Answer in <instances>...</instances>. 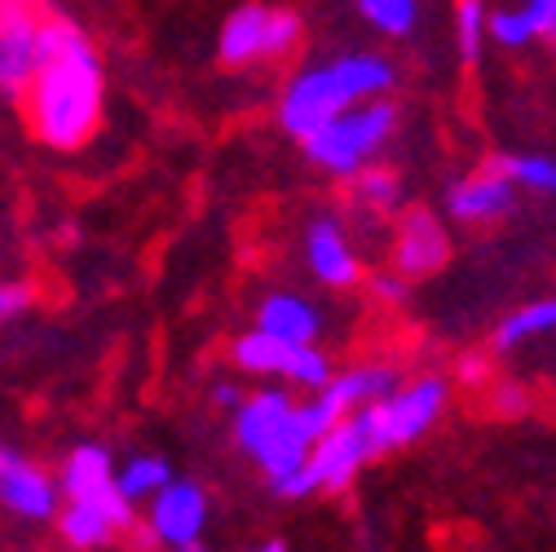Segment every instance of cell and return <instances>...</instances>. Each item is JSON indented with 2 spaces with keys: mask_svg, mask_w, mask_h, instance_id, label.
<instances>
[{
  "mask_svg": "<svg viewBox=\"0 0 556 552\" xmlns=\"http://www.w3.org/2000/svg\"><path fill=\"white\" fill-rule=\"evenodd\" d=\"M45 62L18 102L27 133L40 147L72 155L93 142L106 111V72L102 53L72 18H45Z\"/></svg>",
  "mask_w": 556,
  "mask_h": 552,
  "instance_id": "6da1fadb",
  "label": "cell"
},
{
  "mask_svg": "<svg viewBox=\"0 0 556 552\" xmlns=\"http://www.w3.org/2000/svg\"><path fill=\"white\" fill-rule=\"evenodd\" d=\"M397 85V62L380 49H344L336 58L309 62L301 72L288 76V85L278 89L274 120L288 137L305 142L309 133H318L327 120L340 111H350L371 98H389Z\"/></svg>",
  "mask_w": 556,
  "mask_h": 552,
  "instance_id": "7a4b0ae2",
  "label": "cell"
},
{
  "mask_svg": "<svg viewBox=\"0 0 556 552\" xmlns=\"http://www.w3.org/2000/svg\"><path fill=\"white\" fill-rule=\"evenodd\" d=\"M230 438L239 455L269 481V491L283 500L288 487L305 473L314 434L301 421V393L288 385H261L230 411Z\"/></svg>",
  "mask_w": 556,
  "mask_h": 552,
  "instance_id": "3957f363",
  "label": "cell"
},
{
  "mask_svg": "<svg viewBox=\"0 0 556 552\" xmlns=\"http://www.w3.org/2000/svg\"><path fill=\"white\" fill-rule=\"evenodd\" d=\"M393 133H397V106L389 98H371V102L340 111L318 133H309L301 142V151L318 173H327L336 181H350L376 164V155L393 142Z\"/></svg>",
  "mask_w": 556,
  "mask_h": 552,
  "instance_id": "277c9868",
  "label": "cell"
},
{
  "mask_svg": "<svg viewBox=\"0 0 556 552\" xmlns=\"http://www.w3.org/2000/svg\"><path fill=\"white\" fill-rule=\"evenodd\" d=\"M305 40V23L288 5H269V0H243L235 5L217 32V62L248 72V66H274L288 62Z\"/></svg>",
  "mask_w": 556,
  "mask_h": 552,
  "instance_id": "5b68a950",
  "label": "cell"
},
{
  "mask_svg": "<svg viewBox=\"0 0 556 552\" xmlns=\"http://www.w3.org/2000/svg\"><path fill=\"white\" fill-rule=\"evenodd\" d=\"M230 367L261 385H288L296 393H318L331 385L336 367L323 344H292L261 327H248L230 340Z\"/></svg>",
  "mask_w": 556,
  "mask_h": 552,
  "instance_id": "8992f818",
  "label": "cell"
},
{
  "mask_svg": "<svg viewBox=\"0 0 556 552\" xmlns=\"http://www.w3.org/2000/svg\"><path fill=\"white\" fill-rule=\"evenodd\" d=\"M380 455H384V451H380L376 429H371V421H367V406H363V411H350V416H344L336 429H327V434L314 442L305 473L292 481L283 500L336 495V491H344V487H354L358 473H363L371 460H380Z\"/></svg>",
  "mask_w": 556,
  "mask_h": 552,
  "instance_id": "52a82bcc",
  "label": "cell"
},
{
  "mask_svg": "<svg viewBox=\"0 0 556 552\" xmlns=\"http://www.w3.org/2000/svg\"><path fill=\"white\" fill-rule=\"evenodd\" d=\"M207 522H213V495H207L203 481L177 473L168 487L142 509L132 535L155 552H181V548L203 543Z\"/></svg>",
  "mask_w": 556,
  "mask_h": 552,
  "instance_id": "ba28073f",
  "label": "cell"
},
{
  "mask_svg": "<svg viewBox=\"0 0 556 552\" xmlns=\"http://www.w3.org/2000/svg\"><path fill=\"white\" fill-rule=\"evenodd\" d=\"M451 402V385L446 376H415V380H402L384 402H371L367 406V421L376 429V442L380 451H402L410 442H420L438 421L442 411Z\"/></svg>",
  "mask_w": 556,
  "mask_h": 552,
  "instance_id": "9c48e42d",
  "label": "cell"
},
{
  "mask_svg": "<svg viewBox=\"0 0 556 552\" xmlns=\"http://www.w3.org/2000/svg\"><path fill=\"white\" fill-rule=\"evenodd\" d=\"M66 495L58 468H45L40 460L23 455L18 447L0 442V517H10L18 526H53L62 513Z\"/></svg>",
  "mask_w": 556,
  "mask_h": 552,
  "instance_id": "30bf717a",
  "label": "cell"
},
{
  "mask_svg": "<svg viewBox=\"0 0 556 552\" xmlns=\"http://www.w3.org/2000/svg\"><path fill=\"white\" fill-rule=\"evenodd\" d=\"M137 517H142V509H132L119 491H106L89 500H66L53 530L58 543L72 552H111L124 535L137 530Z\"/></svg>",
  "mask_w": 556,
  "mask_h": 552,
  "instance_id": "8fae6325",
  "label": "cell"
},
{
  "mask_svg": "<svg viewBox=\"0 0 556 552\" xmlns=\"http://www.w3.org/2000/svg\"><path fill=\"white\" fill-rule=\"evenodd\" d=\"M301 252H305V269L314 274V284H323L327 292H350V288L367 284L363 252L350 239V226H344L336 213L309 217L305 239H301Z\"/></svg>",
  "mask_w": 556,
  "mask_h": 552,
  "instance_id": "7c38bea8",
  "label": "cell"
},
{
  "mask_svg": "<svg viewBox=\"0 0 556 552\" xmlns=\"http://www.w3.org/2000/svg\"><path fill=\"white\" fill-rule=\"evenodd\" d=\"M451 261V235L442 226L438 213L429 209H406L397 217V230H393V248H389V265L406 279H429L442 265Z\"/></svg>",
  "mask_w": 556,
  "mask_h": 552,
  "instance_id": "4fadbf2b",
  "label": "cell"
},
{
  "mask_svg": "<svg viewBox=\"0 0 556 552\" xmlns=\"http://www.w3.org/2000/svg\"><path fill=\"white\" fill-rule=\"evenodd\" d=\"M45 18L36 10H23L14 18L0 23V98L5 102H23L40 62H45V36H40Z\"/></svg>",
  "mask_w": 556,
  "mask_h": 552,
  "instance_id": "5bb4252c",
  "label": "cell"
},
{
  "mask_svg": "<svg viewBox=\"0 0 556 552\" xmlns=\"http://www.w3.org/2000/svg\"><path fill=\"white\" fill-rule=\"evenodd\" d=\"M513 199H517V186L513 177H504L495 164L481 168V173H468L459 181H451L446 190V213L451 222L459 226H491L500 217L513 213Z\"/></svg>",
  "mask_w": 556,
  "mask_h": 552,
  "instance_id": "9a60e30c",
  "label": "cell"
},
{
  "mask_svg": "<svg viewBox=\"0 0 556 552\" xmlns=\"http://www.w3.org/2000/svg\"><path fill=\"white\" fill-rule=\"evenodd\" d=\"M252 327H261L278 340H292V344H323L327 314L296 288H269L252 310Z\"/></svg>",
  "mask_w": 556,
  "mask_h": 552,
  "instance_id": "2e32d148",
  "label": "cell"
},
{
  "mask_svg": "<svg viewBox=\"0 0 556 552\" xmlns=\"http://www.w3.org/2000/svg\"><path fill=\"white\" fill-rule=\"evenodd\" d=\"M115 468L119 460L111 455V447L102 442H76L58 464V481L66 500H89V495H106L115 491Z\"/></svg>",
  "mask_w": 556,
  "mask_h": 552,
  "instance_id": "e0dca14e",
  "label": "cell"
},
{
  "mask_svg": "<svg viewBox=\"0 0 556 552\" xmlns=\"http://www.w3.org/2000/svg\"><path fill=\"white\" fill-rule=\"evenodd\" d=\"M397 385H402V372H397L393 363H376V359H371V363L340 367L323 393L344 411V416H350V411H363V406H371V402H384Z\"/></svg>",
  "mask_w": 556,
  "mask_h": 552,
  "instance_id": "ac0fdd59",
  "label": "cell"
},
{
  "mask_svg": "<svg viewBox=\"0 0 556 552\" xmlns=\"http://www.w3.org/2000/svg\"><path fill=\"white\" fill-rule=\"evenodd\" d=\"M173 477H177V468H173L168 455H160V451H132V455H124L119 468H115V491H119L132 509H147Z\"/></svg>",
  "mask_w": 556,
  "mask_h": 552,
  "instance_id": "d6986e66",
  "label": "cell"
},
{
  "mask_svg": "<svg viewBox=\"0 0 556 552\" xmlns=\"http://www.w3.org/2000/svg\"><path fill=\"white\" fill-rule=\"evenodd\" d=\"M350 203H354V213L389 217V213H397V203H402V177L393 168L371 164L358 177H350Z\"/></svg>",
  "mask_w": 556,
  "mask_h": 552,
  "instance_id": "ffe728a7",
  "label": "cell"
},
{
  "mask_svg": "<svg viewBox=\"0 0 556 552\" xmlns=\"http://www.w3.org/2000/svg\"><path fill=\"white\" fill-rule=\"evenodd\" d=\"M547 331H556V297H539V301L513 310L500 323V331H495V350L500 354L504 350H517V344H526L534 336H547Z\"/></svg>",
  "mask_w": 556,
  "mask_h": 552,
  "instance_id": "44dd1931",
  "label": "cell"
},
{
  "mask_svg": "<svg viewBox=\"0 0 556 552\" xmlns=\"http://www.w3.org/2000/svg\"><path fill=\"white\" fill-rule=\"evenodd\" d=\"M354 5L358 18L384 40H406L420 27V0H354Z\"/></svg>",
  "mask_w": 556,
  "mask_h": 552,
  "instance_id": "7402d4cb",
  "label": "cell"
},
{
  "mask_svg": "<svg viewBox=\"0 0 556 552\" xmlns=\"http://www.w3.org/2000/svg\"><path fill=\"white\" fill-rule=\"evenodd\" d=\"M491 40V10L485 0H455V49L464 62H477Z\"/></svg>",
  "mask_w": 556,
  "mask_h": 552,
  "instance_id": "603a6c76",
  "label": "cell"
},
{
  "mask_svg": "<svg viewBox=\"0 0 556 552\" xmlns=\"http://www.w3.org/2000/svg\"><path fill=\"white\" fill-rule=\"evenodd\" d=\"M495 168H500L504 177H513L517 190L556 195V160H552V155H500Z\"/></svg>",
  "mask_w": 556,
  "mask_h": 552,
  "instance_id": "cb8c5ba5",
  "label": "cell"
},
{
  "mask_svg": "<svg viewBox=\"0 0 556 552\" xmlns=\"http://www.w3.org/2000/svg\"><path fill=\"white\" fill-rule=\"evenodd\" d=\"M491 40L504 49H526L530 40H539V23L526 5L521 10H491Z\"/></svg>",
  "mask_w": 556,
  "mask_h": 552,
  "instance_id": "d4e9b609",
  "label": "cell"
},
{
  "mask_svg": "<svg viewBox=\"0 0 556 552\" xmlns=\"http://www.w3.org/2000/svg\"><path fill=\"white\" fill-rule=\"evenodd\" d=\"M36 305V288L27 279H0V323H14Z\"/></svg>",
  "mask_w": 556,
  "mask_h": 552,
  "instance_id": "484cf974",
  "label": "cell"
},
{
  "mask_svg": "<svg viewBox=\"0 0 556 552\" xmlns=\"http://www.w3.org/2000/svg\"><path fill=\"white\" fill-rule=\"evenodd\" d=\"M367 292H371V301H380V305H402V301H406V292H410V279L389 265V269L367 274Z\"/></svg>",
  "mask_w": 556,
  "mask_h": 552,
  "instance_id": "4316f807",
  "label": "cell"
},
{
  "mask_svg": "<svg viewBox=\"0 0 556 552\" xmlns=\"http://www.w3.org/2000/svg\"><path fill=\"white\" fill-rule=\"evenodd\" d=\"M243 398H248V389H243L239 372H235V376H217L213 385H207V402H213L217 411H239Z\"/></svg>",
  "mask_w": 556,
  "mask_h": 552,
  "instance_id": "83f0119b",
  "label": "cell"
},
{
  "mask_svg": "<svg viewBox=\"0 0 556 552\" xmlns=\"http://www.w3.org/2000/svg\"><path fill=\"white\" fill-rule=\"evenodd\" d=\"M526 10L539 23V40H556V0H526Z\"/></svg>",
  "mask_w": 556,
  "mask_h": 552,
  "instance_id": "f1b7e54d",
  "label": "cell"
},
{
  "mask_svg": "<svg viewBox=\"0 0 556 552\" xmlns=\"http://www.w3.org/2000/svg\"><path fill=\"white\" fill-rule=\"evenodd\" d=\"M495 406H500V411H508V416H517V411L526 406V389H517V385H504V389L495 393Z\"/></svg>",
  "mask_w": 556,
  "mask_h": 552,
  "instance_id": "f546056e",
  "label": "cell"
},
{
  "mask_svg": "<svg viewBox=\"0 0 556 552\" xmlns=\"http://www.w3.org/2000/svg\"><path fill=\"white\" fill-rule=\"evenodd\" d=\"M459 376H464V380H481V376H485V363H481V359H468V363L459 367Z\"/></svg>",
  "mask_w": 556,
  "mask_h": 552,
  "instance_id": "4dcf8cb0",
  "label": "cell"
},
{
  "mask_svg": "<svg viewBox=\"0 0 556 552\" xmlns=\"http://www.w3.org/2000/svg\"><path fill=\"white\" fill-rule=\"evenodd\" d=\"M248 552H288V543H283V539H261V543H252Z\"/></svg>",
  "mask_w": 556,
  "mask_h": 552,
  "instance_id": "1f68e13d",
  "label": "cell"
},
{
  "mask_svg": "<svg viewBox=\"0 0 556 552\" xmlns=\"http://www.w3.org/2000/svg\"><path fill=\"white\" fill-rule=\"evenodd\" d=\"M181 552H213V548H207V543H194V548H181Z\"/></svg>",
  "mask_w": 556,
  "mask_h": 552,
  "instance_id": "d6a6232c",
  "label": "cell"
},
{
  "mask_svg": "<svg viewBox=\"0 0 556 552\" xmlns=\"http://www.w3.org/2000/svg\"><path fill=\"white\" fill-rule=\"evenodd\" d=\"M62 552H72V548H62Z\"/></svg>",
  "mask_w": 556,
  "mask_h": 552,
  "instance_id": "836d02e7",
  "label": "cell"
}]
</instances>
